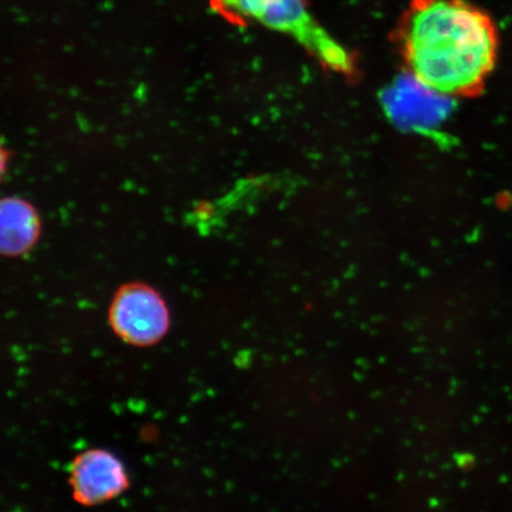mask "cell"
I'll return each mask as SVG.
<instances>
[{"label": "cell", "mask_w": 512, "mask_h": 512, "mask_svg": "<svg viewBox=\"0 0 512 512\" xmlns=\"http://www.w3.org/2000/svg\"><path fill=\"white\" fill-rule=\"evenodd\" d=\"M394 40L407 74L451 99L482 87L497 59L494 22L466 0H409Z\"/></svg>", "instance_id": "obj_1"}, {"label": "cell", "mask_w": 512, "mask_h": 512, "mask_svg": "<svg viewBox=\"0 0 512 512\" xmlns=\"http://www.w3.org/2000/svg\"><path fill=\"white\" fill-rule=\"evenodd\" d=\"M217 9L236 23L254 22L293 38L332 72L350 74L355 59L312 16L306 0H215Z\"/></svg>", "instance_id": "obj_2"}, {"label": "cell", "mask_w": 512, "mask_h": 512, "mask_svg": "<svg viewBox=\"0 0 512 512\" xmlns=\"http://www.w3.org/2000/svg\"><path fill=\"white\" fill-rule=\"evenodd\" d=\"M110 320L115 334L125 342L147 347L168 332L170 316L160 294L145 284H128L115 294Z\"/></svg>", "instance_id": "obj_3"}, {"label": "cell", "mask_w": 512, "mask_h": 512, "mask_svg": "<svg viewBox=\"0 0 512 512\" xmlns=\"http://www.w3.org/2000/svg\"><path fill=\"white\" fill-rule=\"evenodd\" d=\"M384 107L390 120L402 130L430 133L445 123L451 111V98L407 74L406 79L388 89Z\"/></svg>", "instance_id": "obj_4"}, {"label": "cell", "mask_w": 512, "mask_h": 512, "mask_svg": "<svg viewBox=\"0 0 512 512\" xmlns=\"http://www.w3.org/2000/svg\"><path fill=\"white\" fill-rule=\"evenodd\" d=\"M70 482L76 501L92 505L120 495L126 489L127 477L123 464L112 453L91 450L75 459Z\"/></svg>", "instance_id": "obj_5"}, {"label": "cell", "mask_w": 512, "mask_h": 512, "mask_svg": "<svg viewBox=\"0 0 512 512\" xmlns=\"http://www.w3.org/2000/svg\"><path fill=\"white\" fill-rule=\"evenodd\" d=\"M40 232V217L29 202L17 197L4 198L0 206V246L4 255L29 252Z\"/></svg>", "instance_id": "obj_6"}]
</instances>
